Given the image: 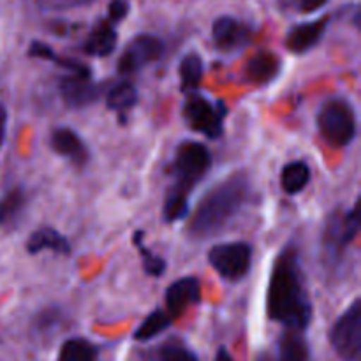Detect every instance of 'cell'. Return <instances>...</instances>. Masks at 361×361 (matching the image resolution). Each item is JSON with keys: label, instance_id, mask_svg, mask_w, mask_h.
Instances as JSON below:
<instances>
[{"label": "cell", "instance_id": "obj_1", "mask_svg": "<svg viewBox=\"0 0 361 361\" xmlns=\"http://www.w3.org/2000/svg\"><path fill=\"white\" fill-rule=\"evenodd\" d=\"M267 312L271 321L300 334L309 328L312 319V302L307 291L298 249L293 243L281 250L271 268Z\"/></svg>", "mask_w": 361, "mask_h": 361}, {"label": "cell", "instance_id": "obj_2", "mask_svg": "<svg viewBox=\"0 0 361 361\" xmlns=\"http://www.w3.org/2000/svg\"><path fill=\"white\" fill-rule=\"evenodd\" d=\"M250 196V182L245 173H235L212 187L196 207L189 222V235L194 238H210L228 228L229 222L242 212Z\"/></svg>", "mask_w": 361, "mask_h": 361}, {"label": "cell", "instance_id": "obj_3", "mask_svg": "<svg viewBox=\"0 0 361 361\" xmlns=\"http://www.w3.org/2000/svg\"><path fill=\"white\" fill-rule=\"evenodd\" d=\"M212 168V154L200 141H183L171 162L173 185L164 201L166 222L182 221L189 214V194Z\"/></svg>", "mask_w": 361, "mask_h": 361}, {"label": "cell", "instance_id": "obj_4", "mask_svg": "<svg viewBox=\"0 0 361 361\" xmlns=\"http://www.w3.org/2000/svg\"><path fill=\"white\" fill-rule=\"evenodd\" d=\"M317 129L331 147L351 145L358 134V120L351 102L345 97L326 99L317 113Z\"/></svg>", "mask_w": 361, "mask_h": 361}, {"label": "cell", "instance_id": "obj_5", "mask_svg": "<svg viewBox=\"0 0 361 361\" xmlns=\"http://www.w3.org/2000/svg\"><path fill=\"white\" fill-rule=\"evenodd\" d=\"M228 115V109L222 101H210L203 94L190 92L187 94L183 102V118L187 126L196 133L219 140L224 133V120Z\"/></svg>", "mask_w": 361, "mask_h": 361}, {"label": "cell", "instance_id": "obj_6", "mask_svg": "<svg viewBox=\"0 0 361 361\" xmlns=\"http://www.w3.org/2000/svg\"><path fill=\"white\" fill-rule=\"evenodd\" d=\"M331 348L344 361H358L361 356V300L355 298L351 305L335 319L330 334Z\"/></svg>", "mask_w": 361, "mask_h": 361}, {"label": "cell", "instance_id": "obj_7", "mask_svg": "<svg viewBox=\"0 0 361 361\" xmlns=\"http://www.w3.org/2000/svg\"><path fill=\"white\" fill-rule=\"evenodd\" d=\"M208 263L229 282H240L252 267V247L245 242L217 243L208 250Z\"/></svg>", "mask_w": 361, "mask_h": 361}, {"label": "cell", "instance_id": "obj_8", "mask_svg": "<svg viewBox=\"0 0 361 361\" xmlns=\"http://www.w3.org/2000/svg\"><path fill=\"white\" fill-rule=\"evenodd\" d=\"M361 228L360 217V200H356L355 207L349 208L344 214H331L330 221L326 222L323 235L324 249L331 257H338L344 250L355 242Z\"/></svg>", "mask_w": 361, "mask_h": 361}, {"label": "cell", "instance_id": "obj_9", "mask_svg": "<svg viewBox=\"0 0 361 361\" xmlns=\"http://www.w3.org/2000/svg\"><path fill=\"white\" fill-rule=\"evenodd\" d=\"M164 53V42L152 34L136 35L118 59L120 74H134L147 67L148 63L159 60Z\"/></svg>", "mask_w": 361, "mask_h": 361}, {"label": "cell", "instance_id": "obj_10", "mask_svg": "<svg viewBox=\"0 0 361 361\" xmlns=\"http://www.w3.org/2000/svg\"><path fill=\"white\" fill-rule=\"evenodd\" d=\"M60 95L71 108H85L97 102L102 95V87L87 74H67L60 78Z\"/></svg>", "mask_w": 361, "mask_h": 361}, {"label": "cell", "instance_id": "obj_11", "mask_svg": "<svg viewBox=\"0 0 361 361\" xmlns=\"http://www.w3.org/2000/svg\"><path fill=\"white\" fill-rule=\"evenodd\" d=\"M201 300V286L196 277H182L166 289V312L171 319L182 316L190 305Z\"/></svg>", "mask_w": 361, "mask_h": 361}, {"label": "cell", "instance_id": "obj_12", "mask_svg": "<svg viewBox=\"0 0 361 361\" xmlns=\"http://www.w3.org/2000/svg\"><path fill=\"white\" fill-rule=\"evenodd\" d=\"M49 145L55 150V154L71 161L78 168H83L90 161V150H88V147L69 127H56V129H53L51 137H49Z\"/></svg>", "mask_w": 361, "mask_h": 361}, {"label": "cell", "instance_id": "obj_13", "mask_svg": "<svg viewBox=\"0 0 361 361\" xmlns=\"http://www.w3.org/2000/svg\"><path fill=\"white\" fill-rule=\"evenodd\" d=\"M212 37L215 46L222 51L240 49L249 42V28L233 16H221L214 21Z\"/></svg>", "mask_w": 361, "mask_h": 361}, {"label": "cell", "instance_id": "obj_14", "mask_svg": "<svg viewBox=\"0 0 361 361\" xmlns=\"http://www.w3.org/2000/svg\"><path fill=\"white\" fill-rule=\"evenodd\" d=\"M326 27L328 18L296 25L293 30H289L288 37H286V48L289 51L296 53V55H303V53L310 51V49L316 48L321 42L324 32H326Z\"/></svg>", "mask_w": 361, "mask_h": 361}, {"label": "cell", "instance_id": "obj_15", "mask_svg": "<svg viewBox=\"0 0 361 361\" xmlns=\"http://www.w3.org/2000/svg\"><path fill=\"white\" fill-rule=\"evenodd\" d=\"M42 250H53V252L60 254V256H69L71 254V243L62 233L56 231L55 228L49 226H42V228L35 229L27 240V252L28 254H41Z\"/></svg>", "mask_w": 361, "mask_h": 361}, {"label": "cell", "instance_id": "obj_16", "mask_svg": "<svg viewBox=\"0 0 361 361\" xmlns=\"http://www.w3.org/2000/svg\"><path fill=\"white\" fill-rule=\"evenodd\" d=\"M282 62L275 53L261 51L256 53L245 66V78L250 83L267 85L274 81L281 73Z\"/></svg>", "mask_w": 361, "mask_h": 361}, {"label": "cell", "instance_id": "obj_17", "mask_svg": "<svg viewBox=\"0 0 361 361\" xmlns=\"http://www.w3.org/2000/svg\"><path fill=\"white\" fill-rule=\"evenodd\" d=\"M116 35L115 27L109 21H101L94 30L90 32V35L87 37L83 46V51L90 56H108L115 51L116 48Z\"/></svg>", "mask_w": 361, "mask_h": 361}, {"label": "cell", "instance_id": "obj_18", "mask_svg": "<svg viewBox=\"0 0 361 361\" xmlns=\"http://www.w3.org/2000/svg\"><path fill=\"white\" fill-rule=\"evenodd\" d=\"M310 178H312V171H310V166L305 161L289 162V164L284 166L281 173L282 190L289 194V196H296L303 189H307Z\"/></svg>", "mask_w": 361, "mask_h": 361}, {"label": "cell", "instance_id": "obj_19", "mask_svg": "<svg viewBox=\"0 0 361 361\" xmlns=\"http://www.w3.org/2000/svg\"><path fill=\"white\" fill-rule=\"evenodd\" d=\"M271 361H309V345L300 331L288 330L277 344V353Z\"/></svg>", "mask_w": 361, "mask_h": 361}, {"label": "cell", "instance_id": "obj_20", "mask_svg": "<svg viewBox=\"0 0 361 361\" xmlns=\"http://www.w3.org/2000/svg\"><path fill=\"white\" fill-rule=\"evenodd\" d=\"M204 66L203 60L197 53H187L182 60H180L178 74H180V90L183 94H190L196 92L197 87L201 85L203 80Z\"/></svg>", "mask_w": 361, "mask_h": 361}, {"label": "cell", "instance_id": "obj_21", "mask_svg": "<svg viewBox=\"0 0 361 361\" xmlns=\"http://www.w3.org/2000/svg\"><path fill=\"white\" fill-rule=\"evenodd\" d=\"M137 104V90L129 81L113 85L106 94V106L111 111L126 113Z\"/></svg>", "mask_w": 361, "mask_h": 361}, {"label": "cell", "instance_id": "obj_22", "mask_svg": "<svg viewBox=\"0 0 361 361\" xmlns=\"http://www.w3.org/2000/svg\"><path fill=\"white\" fill-rule=\"evenodd\" d=\"M28 55L35 56V59H42V60H49V62H55L59 66L66 67L67 71H71V74H87V76H92V71L87 63L78 62L74 59H62V56L56 55L48 44L41 41H34L30 44V49H28Z\"/></svg>", "mask_w": 361, "mask_h": 361}, {"label": "cell", "instance_id": "obj_23", "mask_svg": "<svg viewBox=\"0 0 361 361\" xmlns=\"http://www.w3.org/2000/svg\"><path fill=\"white\" fill-rule=\"evenodd\" d=\"M99 351L87 338H69L62 344L59 353V361H97Z\"/></svg>", "mask_w": 361, "mask_h": 361}, {"label": "cell", "instance_id": "obj_24", "mask_svg": "<svg viewBox=\"0 0 361 361\" xmlns=\"http://www.w3.org/2000/svg\"><path fill=\"white\" fill-rule=\"evenodd\" d=\"M173 319L169 317V314L166 310L157 309L154 310L152 314H148L147 317L143 319V323L137 326V330L134 331V341L140 342H147L155 338L157 335H161L162 331L168 330L171 326Z\"/></svg>", "mask_w": 361, "mask_h": 361}, {"label": "cell", "instance_id": "obj_25", "mask_svg": "<svg viewBox=\"0 0 361 361\" xmlns=\"http://www.w3.org/2000/svg\"><path fill=\"white\" fill-rule=\"evenodd\" d=\"M25 208V192L21 189H13L0 201V224L7 226L16 222Z\"/></svg>", "mask_w": 361, "mask_h": 361}, {"label": "cell", "instance_id": "obj_26", "mask_svg": "<svg viewBox=\"0 0 361 361\" xmlns=\"http://www.w3.org/2000/svg\"><path fill=\"white\" fill-rule=\"evenodd\" d=\"M141 238H143V233H134V245L137 247V250L141 252V257H143L145 271H147V275H150V277H162L166 271V261L162 259V257L155 256L152 250H148L147 247L143 245V242H141Z\"/></svg>", "mask_w": 361, "mask_h": 361}, {"label": "cell", "instance_id": "obj_27", "mask_svg": "<svg viewBox=\"0 0 361 361\" xmlns=\"http://www.w3.org/2000/svg\"><path fill=\"white\" fill-rule=\"evenodd\" d=\"M157 361H197V356L182 342H168L159 349Z\"/></svg>", "mask_w": 361, "mask_h": 361}, {"label": "cell", "instance_id": "obj_28", "mask_svg": "<svg viewBox=\"0 0 361 361\" xmlns=\"http://www.w3.org/2000/svg\"><path fill=\"white\" fill-rule=\"evenodd\" d=\"M127 14H129V2H127V0H111V2H109V23L122 21Z\"/></svg>", "mask_w": 361, "mask_h": 361}, {"label": "cell", "instance_id": "obj_29", "mask_svg": "<svg viewBox=\"0 0 361 361\" xmlns=\"http://www.w3.org/2000/svg\"><path fill=\"white\" fill-rule=\"evenodd\" d=\"M92 0H42V6L48 9H69V7L85 6Z\"/></svg>", "mask_w": 361, "mask_h": 361}, {"label": "cell", "instance_id": "obj_30", "mask_svg": "<svg viewBox=\"0 0 361 361\" xmlns=\"http://www.w3.org/2000/svg\"><path fill=\"white\" fill-rule=\"evenodd\" d=\"M328 0H300V9L303 13H314V11L321 9Z\"/></svg>", "mask_w": 361, "mask_h": 361}, {"label": "cell", "instance_id": "obj_31", "mask_svg": "<svg viewBox=\"0 0 361 361\" xmlns=\"http://www.w3.org/2000/svg\"><path fill=\"white\" fill-rule=\"evenodd\" d=\"M6 134H7V109L6 106L0 104V148L4 147Z\"/></svg>", "mask_w": 361, "mask_h": 361}, {"label": "cell", "instance_id": "obj_32", "mask_svg": "<svg viewBox=\"0 0 361 361\" xmlns=\"http://www.w3.org/2000/svg\"><path fill=\"white\" fill-rule=\"evenodd\" d=\"M215 361H233V358H231V355L228 353V349L221 348L217 351V356H215Z\"/></svg>", "mask_w": 361, "mask_h": 361}]
</instances>
